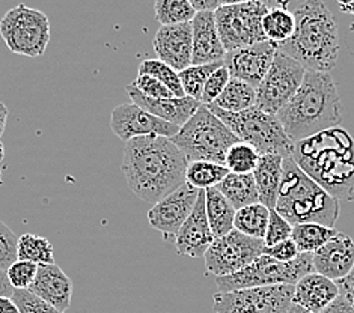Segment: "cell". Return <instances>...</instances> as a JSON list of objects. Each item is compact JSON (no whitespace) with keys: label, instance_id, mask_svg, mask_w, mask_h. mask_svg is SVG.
Listing matches in <instances>:
<instances>
[{"label":"cell","instance_id":"cell-49","mask_svg":"<svg viewBox=\"0 0 354 313\" xmlns=\"http://www.w3.org/2000/svg\"><path fill=\"white\" fill-rule=\"evenodd\" d=\"M6 120H8V108L3 103H0V140H2V136H3Z\"/></svg>","mask_w":354,"mask_h":313},{"label":"cell","instance_id":"cell-26","mask_svg":"<svg viewBox=\"0 0 354 313\" xmlns=\"http://www.w3.org/2000/svg\"><path fill=\"white\" fill-rule=\"evenodd\" d=\"M216 189L231 202L235 209L244 208L248 205L258 204V190L252 173H232L230 172Z\"/></svg>","mask_w":354,"mask_h":313},{"label":"cell","instance_id":"cell-23","mask_svg":"<svg viewBox=\"0 0 354 313\" xmlns=\"http://www.w3.org/2000/svg\"><path fill=\"white\" fill-rule=\"evenodd\" d=\"M339 295L336 282L318 273H310L294 285L292 303L312 313L322 312Z\"/></svg>","mask_w":354,"mask_h":313},{"label":"cell","instance_id":"cell-38","mask_svg":"<svg viewBox=\"0 0 354 313\" xmlns=\"http://www.w3.org/2000/svg\"><path fill=\"white\" fill-rule=\"evenodd\" d=\"M11 298L20 313H65L50 306L29 290H14Z\"/></svg>","mask_w":354,"mask_h":313},{"label":"cell","instance_id":"cell-7","mask_svg":"<svg viewBox=\"0 0 354 313\" xmlns=\"http://www.w3.org/2000/svg\"><path fill=\"white\" fill-rule=\"evenodd\" d=\"M208 107L218 120L230 126L240 142L255 148L259 155L291 157L294 143L286 136L276 115L266 113L257 107H250L240 113H230L213 106Z\"/></svg>","mask_w":354,"mask_h":313},{"label":"cell","instance_id":"cell-40","mask_svg":"<svg viewBox=\"0 0 354 313\" xmlns=\"http://www.w3.org/2000/svg\"><path fill=\"white\" fill-rule=\"evenodd\" d=\"M230 80H231V74L226 70V66L225 65L218 66V68L212 75H209L207 83H205L204 91H202L201 104H204V106L213 104L216 98L222 94Z\"/></svg>","mask_w":354,"mask_h":313},{"label":"cell","instance_id":"cell-24","mask_svg":"<svg viewBox=\"0 0 354 313\" xmlns=\"http://www.w3.org/2000/svg\"><path fill=\"white\" fill-rule=\"evenodd\" d=\"M283 173V157L259 155V162L252 172L257 184L259 204L268 209H274Z\"/></svg>","mask_w":354,"mask_h":313},{"label":"cell","instance_id":"cell-35","mask_svg":"<svg viewBox=\"0 0 354 313\" xmlns=\"http://www.w3.org/2000/svg\"><path fill=\"white\" fill-rule=\"evenodd\" d=\"M138 74H145L157 79L160 83H163L176 98L185 97L178 71H175L172 66L162 62L160 59H147V61H143L139 65Z\"/></svg>","mask_w":354,"mask_h":313},{"label":"cell","instance_id":"cell-21","mask_svg":"<svg viewBox=\"0 0 354 313\" xmlns=\"http://www.w3.org/2000/svg\"><path fill=\"white\" fill-rule=\"evenodd\" d=\"M127 95L130 97L131 103L138 104L148 113L154 115L158 120H163L176 126H183L187 122L192 115L202 106L199 101L193 99L190 97L183 98H149L133 86H127Z\"/></svg>","mask_w":354,"mask_h":313},{"label":"cell","instance_id":"cell-39","mask_svg":"<svg viewBox=\"0 0 354 313\" xmlns=\"http://www.w3.org/2000/svg\"><path fill=\"white\" fill-rule=\"evenodd\" d=\"M291 232H292V226L286 222L281 214H277L276 209H270L268 225L264 235L266 247L291 238Z\"/></svg>","mask_w":354,"mask_h":313},{"label":"cell","instance_id":"cell-9","mask_svg":"<svg viewBox=\"0 0 354 313\" xmlns=\"http://www.w3.org/2000/svg\"><path fill=\"white\" fill-rule=\"evenodd\" d=\"M0 37L15 55L43 56L50 42L48 17L26 5H17L0 20Z\"/></svg>","mask_w":354,"mask_h":313},{"label":"cell","instance_id":"cell-11","mask_svg":"<svg viewBox=\"0 0 354 313\" xmlns=\"http://www.w3.org/2000/svg\"><path fill=\"white\" fill-rule=\"evenodd\" d=\"M294 285L249 287L230 292H216V313H286L292 303Z\"/></svg>","mask_w":354,"mask_h":313},{"label":"cell","instance_id":"cell-2","mask_svg":"<svg viewBox=\"0 0 354 313\" xmlns=\"http://www.w3.org/2000/svg\"><path fill=\"white\" fill-rule=\"evenodd\" d=\"M291 158L338 200L354 199V139L335 126L294 143Z\"/></svg>","mask_w":354,"mask_h":313},{"label":"cell","instance_id":"cell-14","mask_svg":"<svg viewBox=\"0 0 354 313\" xmlns=\"http://www.w3.org/2000/svg\"><path fill=\"white\" fill-rule=\"evenodd\" d=\"M199 190L184 182L148 211V222L163 235L165 241H174L196 204Z\"/></svg>","mask_w":354,"mask_h":313},{"label":"cell","instance_id":"cell-18","mask_svg":"<svg viewBox=\"0 0 354 313\" xmlns=\"http://www.w3.org/2000/svg\"><path fill=\"white\" fill-rule=\"evenodd\" d=\"M157 59L175 71H183L192 65V23L160 26L153 41Z\"/></svg>","mask_w":354,"mask_h":313},{"label":"cell","instance_id":"cell-48","mask_svg":"<svg viewBox=\"0 0 354 313\" xmlns=\"http://www.w3.org/2000/svg\"><path fill=\"white\" fill-rule=\"evenodd\" d=\"M0 313H20L10 297H0Z\"/></svg>","mask_w":354,"mask_h":313},{"label":"cell","instance_id":"cell-4","mask_svg":"<svg viewBox=\"0 0 354 313\" xmlns=\"http://www.w3.org/2000/svg\"><path fill=\"white\" fill-rule=\"evenodd\" d=\"M292 37L277 50L299 62L308 71L330 73L339 57L338 23L322 0H306L296 11Z\"/></svg>","mask_w":354,"mask_h":313},{"label":"cell","instance_id":"cell-47","mask_svg":"<svg viewBox=\"0 0 354 313\" xmlns=\"http://www.w3.org/2000/svg\"><path fill=\"white\" fill-rule=\"evenodd\" d=\"M12 292H14V287L11 286L10 281H8L6 272L0 269V297H10L11 298Z\"/></svg>","mask_w":354,"mask_h":313},{"label":"cell","instance_id":"cell-13","mask_svg":"<svg viewBox=\"0 0 354 313\" xmlns=\"http://www.w3.org/2000/svg\"><path fill=\"white\" fill-rule=\"evenodd\" d=\"M264 247V240L252 238L232 229L221 238H214L205 252L207 273L216 277L237 273L263 255Z\"/></svg>","mask_w":354,"mask_h":313},{"label":"cell","instance_id":"cell-10","mask_svg":"<svg viewBox=\"0 0 354 313\" xmlns=\"http://www.w3.org/2000/svg\"><path fill=\"white\" fill-rule=\"evenodd\" d=\"M267 11L268 6L261 0L218 6L214 17L226 52L267 41L263 30V19Z\"/></svg>","mask_w":354,"mask_h":313},{"label":"cell","instance_id":"cell-20","mask_svg":"<svg viewBox=\"0 0 354 313\" xmlns=\"http://www.w3.org/2000/svg\"><path fill=\"white\" fill-rule=\"evenodd\" d=\"M192 23V65H205L223 61L226 50L218 35L213 11L196 12Z\"/></svg>","mask_w":354,"mask_h":313},{"label":"cell","instance_id":"cell-51","mask_svg":"<svg viewBox=\"0 0 354 313\" xmlns=\"http://www.w3.org/2000/svg\"><path fill=\"white\" fill-rule=\"evenodd\" d=\"M246 2H252V0H218L221 5H237V3H246ZM263 2V0H261Z\"/></svg>","mask_w":354,"mask_h":313},{"label":"cell","instance_id":"cell-6","mask_svg":"<svg viewBox=\"0 0 354 313\" xmlns=\"http://www.w3.org/2000/svg\"><path fill=\"white\" fill-rule=\"evenodd\" d=\"M189 163L212 162L225 164L226 152L240 139L223 121L202 104L171 139Z\"/></svg>","mask_w":354,"mask_h":313},{"label":"cell","instance_id":"cell-32","mask_svg":"<svg viewBox=\"0 0 354 313\" xmlns=\"http://www.w3.org/2000/svg\"><path fill=\"white\" fill-rule=\"evenodd\" d=\"M230 173L225 164L212 162H192L185 169V182L196 190H207L216 187Z\"/></svg>","mask_w":354,"mask_h":313},{"label":"cell","instance_id":"cell-19","mask_svg":"<svg viewBox=\"0 0 354 313\" xmlns=\"http://www.w3.org/2000/svg\"><path fill=\"white\" fill-rule=\"evenodd\" d=\"M354 264V241L342 232L336 234L330 241L312 255L314 273L338 282L350 273Z\"/></svg>","mask_w":354,"mask_h":313},{"label":"cell","instance_id":"cell-22","mask_svg":"<svg viewBox=\"0 0 354 313\" xmlns=\"http://www.w3.org/2000/svg\"><path fill=\"white\" fill-rule=\"evenodd\" d=\"M29 291L48 303L50 306L65 312L71 304L73 282L56 264L38 265L37 277L29 286Z\"/></svg>","mask_w":354,"mask_h":313},{"label":"cell","instance_id":"cell-12","mask_svg":"<svg viewBox=\"0 0 354 313\" xmlns=\"http://www.w3.org/2000/svg\"><path fill=\"white\" fill-rule=\"evenodd\" d=\"M306 70L299 62L277 50L272 66L257 88L255 107L277 115L300 88Z\"/></svg>","mask_w":354,"mask_h":313},{"label":"cell","instance_id":"cell-31","mask_svg":"<svg viewBox=\"0 0 354 313\" xmlns=\"http://www.w3.org/2000/svg\"><path fill=\"white\" fill-rule=\"evenodd\" d=\"M17 258L19 260L33 262L37 265L55 264L53 245L44 236L24 234L17 243Z\"/></svg>","mask_w":354,"mask_h":313},{"label":"cell","instance_id":"cell-43","mask_svg":"<svg viewBox=\"0 0 354 313\" xmlns=\"http://www.w3.org/2000/svg\"><path fill=\"white\" fill-rule=\"evenodd\" d=\"M263 253L270 258L279 260V262H290L299 256V250L291 238L277 243L274 245H268V247H264Z\"/></svg>","mask_w":354,"mask_h":313},{"label":"cell","instance_id":"cell-42","mask_svg":"<svg viewBox=\"0 0 354 313\" xmlns=\"http://www.w3.org/2000/svg\"><path fill=\"white\" fill-rule=\"evenodd\" d=\"M131 84L140 92V94L149 98H176L163 83H160L157 79L151 77V75L138 74L136 80Z\"/></svg>","mask_w":354,"mask_h":313},{"label":"cell","instance_id":"cell-56","mask_svg":"<svg viewBox=\"0 0 354 313\" xmlns=\"http://www.w3.org/2000/svg\"><path fill=\"white\" fill-rule=\"evenodd\" d=\"M350 29H351V30H354V21L351 23V26H350Z\"/></svg>","mask_w":354,"mask_h":313},{"label":"cell","instance_id":"cell-55","mask_svg":"<svg viewBox=\"0 0 354 313\" xmlns=\"http://www.w3.org/2000/svg\"><path fill=\"white\" fill-rule=\"evenodd\" d=\"M2 182H3L2 181V169H0V185H2Z\"/></svg>","mask_w":354,"mask_h":313},{"label":"cell","instance_id":"cell-28","mask_svg":"<svg viewBox=\"0 0 354 313\" xmlns=\"http://www.w3.org/2000/svg\"><path fill=\"white\" fill-rule=\"evenodd\" d=\"M338 234L335 227H327L318 223H303L292 226L291 240L296 244L299 253H314L330 241Z\"/></svg>","mask_w":354,"mask_h":313},{"label":"cell","instance_id":"cell-36","mask_svg":"<svg viewBox=\"0 0 354 313\" xmlns=\"http://www.w3.org/2000/svg\"><path fill=\"white\" fill-rule=\"evenodd\" d=\"M259 162V154L255 148L244 142L232 145L226 152L225 166L232 173H252Z\"/></svg>","mask_w":354,"mask_h":313},{"label":"cell","instance_id":"cell-33","mask_svg":"<svg viewBox=\"0 0 354 313\" xmlns=\"http://www.w3.org/2000/svg\"><path fill=\"white\" fill-rule=\"evenodd\" d=\"M222 65H223V61L214 62V64H205V65H190L185 70L180 71L178 74H180L181 86L184 89L185 97H190L201 103L202 91H204L208 77Z\"/></svg>","mask_w":354,"mask_h":313},{"label":"cell","instance_id":"cell-52","mask_svg":"<svg viewBox=\"0 0 354 313\" xmlns=\"http://www.w3.org/2000/svg\"><path fill=\"white\" fill-rule=\"evenodd\" d=\"M341 12H344V14H353L354 15V3L347 5V6H341Z\"/></svg>","mask_w":354,"mask_h":313},{"label":"cell","instance_id":"cell-8","mask_svg":"<svg viewBox=\"0 0 354 313\" xmlns=\"http://www.w3.org/2000/svg\"><path fill=\"white\" fill-rule=\"evenodd\" d=\"M310 273H314L310 253H299V256L290 262H279L263 253L240 272L216 277V285L218 292L273 285H296L301 277Z\"/></svg>","mask_w":354,"mask_h":313},{"label":"cell","instance_id":"cell-46","mask_svg":"<svg viewBox=\"0 0 354 313\" xmlns=\"http://www.w3.org/2000/svg\"><path fill=\"white\" fill-rule=\"evenodd\" d=\"M193 10L196 12H208V11H216L221 3L218 0H189Z\"/></svg>","mask_w":354,"mask_h":313},{"label":"cell","instance_id":"cell-16","mask_svg":"<svg viewBox=\"0 0 354 313\" xmlns=\"http://www.w3.org/2000/svg\"><path fill=\"white\" fill-rule=\"evenodd\" d=\"M276 52L277 46L274 42L261 41L226 52L223 65L232 79L241 80L257 89L272 66Z\"/></svg>","mask_w":354,"mask_h":313},{"label":"cell","instance_id":"cell-17","mask_svg":"<svg viewBox=\"0 0 354 313\" xmlns=\"http://www.w3.org/2000/svg\"><path fill=\"white\" fill-rule=\"evenodd\" d=\"M213 241L214 236L205 213V191L199 190L195 207L175 236V249L180 256L204 258Z\"/></svg>","mask_w":354,"mask_h":313},{"label":"cell","instance_id":"cell-1","mask_svg":"<svg viewBox=\"0 0 354 313\" xmlns=\"http://www.w3.org/2000/svg\"><path fill=\"white\" fill-rule=\"evenodd\" d=\"M187 164L169 137L143 136L125 142L121 169L130 190L154 205L185 182Z\"/></svg>","mask_w":354,"mask_h":313},{"label":"cell","instance_id":"cell-27","mask_svg":"<svg viewBox=\"0 0 354 313\" xmlns=\"http://www.w3.org/2000/svg\"><path fill=\"white\" fill-rule=\"evenodd\" d=\"M255 103L257 89L248 83L231 77L222 94L209 106L225 110V112L230 113H240L250 107H255Z\"/></svg>","mask_w":354,"mask_h":313},{"label":"cell","instance_id":"cell-3","mask_svg":"<svg viewBox=\"0 0 354 313\" xmlns=\"http://www.w3.org/2000/svg\"><path fill=\"white\" fill-rule=\"evenodd\" d=\"M276 117L292 143L338 126L342 104L330 73L306 70L300 88Z\"/></svg>","mask_w":354,"mask_h":313},{"label":"cell","instance_id":"cell-34","mask_svg":"<svg viewBox=\"0 0 354 313\" xmlns=\"http://www.w3.org/2000/svg\"><path fill=\"white\" fill-rule=\"evenodd\" d=\"M156 20L162 26L190 23L196 11L193 10L189 0H156L154 3Z\"/></svg>","mask_w":354,"mask_h":313},{"label":"cell","instance_id":"cell-44","mask_svg":"<svg viewBox=\"0 0 354 313\" xmlns=\"http://www.w3.org/2000/svg\"><path fill=\"white\" fill-rule=\"evenodd\" d=\"M336 285H338L339 294L354 307V264L353 268L350 269V273L344 278H341V281L336 282Z\"/></svg>","mask_w":354,"mask_h":313},{"label":"cell","instance_id":"cell-30","mask_svg":"<svg viewBox=\"0 0 354 313\" xmlns=\"http://www.w3.org/2000/svg\"><path fill=\"white\" fill-rule=\"evenodd\" d=\"M296 29V17L286 8H268L263 19V30L267 41L281 44L290 39Z\"/></svg>","mask_w":354,"mask_h":313},{"label":"cell","instance_id":"cell-54","mask_svg":"<svg viewBox=\"0 0 354 313\" xmlns=\"http://www.w3.org/2000/svg\"><path fill=\"white\" fill-rule=\"evenodd\" d=\"M338 3H339V6H347V5L354 3V0H338Z\"/></svg>","mask_w":354,"mask_h":313},{"label":"cell","instance_id":"cell-29","mask_svg":"<svg viewBox=\"0 0 354 313\" xmlns=\"http://www.w3.org/2000/svg\"><path fill=\"white\" fill-rule=\"evenodd\" d=\"M270 209L263 204H254L235 211L234 229L252 238L264 240Z\"/></svg>","mask_w":354,"mask_h":313},{"label":"cell","instance_id":"cell-25","mask_svg":"<svg viewBox=\"0 0 354 313\" xmlns=\"http://www.w3.org/2000/svg\"><path fill=\"white\" fill-rule=\"evenodd\" d=\"M205 191V213L208 218L209 229L213 232L214 238L230 234L234 229V217L235 209L231 202L216 187L207 189Z\"/></svg>","mask_w":354,"mask_h":313},{"label":"cell","instance_id":"cell-50","mask_svg":"<svg viewBox=\"0 0 354 313\" xmlns=\"http://www.w3.org/2000/svg\"><path fill=\"white\" fill-rule=\"evenodd\" d=\"M286 313H312V312L299 306V304H296V303H291V306L288 310H286Z\"/></svg>","mask_w":354,"mask_h":313},{"label":"cell","instance_id":"cell-41","mask_svg":"<svg viewBox=\"0 0 354 313\" xmlns=\"http://www.w3.org/2000/svg\"><path fill=\"white\" fill-rule=\"evenodd\" d=\"M17 243H19V236L0 220V269L3 272L19 259L17 258Z\"/></svg>","mask_w":354,"mask_h":313},{"label":"cell","instance_id":"cell-5","mask_svg":"<svg viewBox=\"0 0 354 313\" xmlns=\"http://www.w3.org/2000/svg\"><path fill=\"white\" fill-rule=\"evenodd\" d=\"M274 209L291 226L318 223L335 227L339 217V200L312 181L291 157H286Z\"/></svg>","mask_w":354,"mask_h":313},{"label":"cell","instance_id":"cell-53","mask_svg":"<svg viewBox=\"0 0 354 313\" xmlns=\"http://www.w3.org/2000/svg\"><path fill=\"white\" fill-rule=\"evenodd\" d=\"M3 158H5V145L2 143V140H0V163H2Z\"/></svg>","mask_w":354,"mask_h":313},{"label":"cell","instance_id":"cell-45","mask_svg":"<svg viewBox=\"0 0 354 313\" xmlns=\"http://www.w3.org/2000/svg\"><path fill=\"white\" fill-rule=\"evenodd\" d=\"M318 313H354V307L339 294L328 306Z\"/></svg>","mask_w":354,"mask_h":313},{"label":"cell","instance_id":"cell-15","mask_svg":"<svg viewBox=\"0 0 354 313\" xmlns=\"http://www.w3.org/2000/svg\"><path fill=\"white\" fill-rule=\"evenodd\" d=\"M111 129L118 139L129 142L134 137L162 136L172 139L180 126L158 120L134 103L116 106L112 110Z\"/></svg>","mask_w":354,"mask_h":313},{"label":"cell","instance_id":"cell-37","mask_svg":"<svg viewBox=\"0 0 354 313\" xmlns=\"http://www.w3.org/2000/svg\"><path fill=\"white\" fill-rule=\"evenodd\" d=\"M38 273V265L28 260L17 259L14 264L6 269L8 281L14 290H29V286L35 281Z\"/></svg>","mask_w":354,"mask_h":313}]
</instances>
